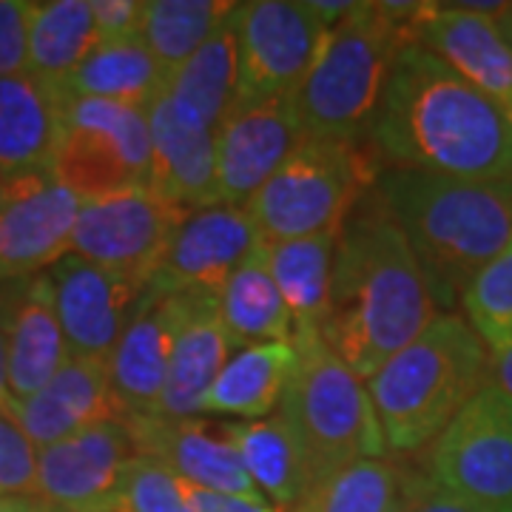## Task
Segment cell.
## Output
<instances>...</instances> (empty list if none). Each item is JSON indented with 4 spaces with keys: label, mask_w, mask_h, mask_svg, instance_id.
I'll return each mask as SVG.
<instances>
[{
    "label": "cell",
    "mask_w": 512,
    "mask_h": 512,
    "mask_svg": "<svg viewBox=\"0 0 512 512\" xmlns=\"http://www.w3.org/2000/svg\"><path fill=\"white\" fill-rule=\"evenodd\" d=\"M308 3H311L313 12H316V18L322 20L328 29L339 26L342 20L350 18L359 9L356 0H308Z\"/></svg>",
    "instance_id": "60d3db41"
},
{
    "label": "cell",
    "mask_w": 512,
    "mask_h": 512,
    "mask_svg": "<svg viewBox=\"0 0 512 512\" xmlns=\"http://www.w3.org/2000/svg\"><path fill=\"white\" fill-rule=\"evenodd\" d=\"M305 137L293 100L237 103L217 128V205H245Z\"/></svg>",
    "instance_id": "9a60e30c"
},
{
    "label": "cell",
    "mask_w": 512,
    "mask_h": 512,
    "mask_svg": "<svg viewBox=\"0 0 512 512\" xmlns=\"http://www.w3.org/2000/svg\"><path fill=\"white\" fill-rule=\"evenodd\" d=\"M467 325L490 353L512 348V237L461 293Z\"/></svg>",
    "instance_id": "836d02e7"
},
{
    "label": "cell",
    "mask_w": 512,
    "mask_h": 512,
    "mask_svg": "<svg viewBox=\"0 0 512 512\" xmlns=\"http://www.w3.org/2000/svg\"><path fill=\"white\" fill-rule=\"evenodd\" d=\"M148 188L185 211L217 205V128L160 94L148 109Z\"/></svg>",
    "instance_id": "e0dca14e"
},
{
    "label": "cell",
    "mask_w": 512,
    "mask_h": 512,
    "mask_svg": "<svg viewBox=\"0 0 512 512\" xmlns=\"http://www.w3.org/2000/svg\"><path fill=\"white\" fill-rule=\"evenodd\" d=\"M382 168L512 180V117L419 43L396 55L367 131Z\"/></svg>",
    "instance_id": "6da1fadb"
},
{
    "label": "cell",
    "mask_w": 512,
    "mask_h": 512,
    "mask_svg": "<svg viewBox=\"0 0 512 512\" xmlns=\"http://www.w3.org/2000/svg\"><path fill=\"white\" fill-rule=\"evenodd\" d=\"M328 32L308 0L242 3L237 103L293 100L308 80Z\"/></svg>",
    "instance_id": "8fae6325"
},
{
    "label": "cell",
    "mask_w": 512,
    "mask_h": 512,
    "mask_svg": "<svg viewBox=\"0 0 512 512\" xmlns=\"http://www.w3.org/2000/svg\"><path fill=\"white\" fill-rule=\"evenodd\" d=\"M339 231L342 228L311 237L265 242L268 268L288 305L293 330H319L325 322Z\"/></svg>",
    "instance_id": "f546056e"
},
{
    "label": "cell",
    "mask_w": 512,
    "mask_h": 512,
    "mask_svg": "<svg viewBox=\"0 0 512 512\" xmlns=\"http://www.w3.org/2000/svg\"><path fill=\"white\" fill-rule=\"evenodd\" d=\"M188 214L148 185L83 202L74 222L72 254L151 285Z\"/></svg>",
    "instance_id": "30bf717a"
},
{
    "label": "cell",
    "mask_w": 512,
    "mask_h": 512,
    "mask_svg": "<svg viewBox=\"0 0 512 512\" xmlns=\"http://www.w3.org/2000/svg\"><path fill=\"white\" fill-rule=\"evenodd\" d=\"M495 26H498L501 37L507 40V46L512 49V3L507 6V12H504V15H498V18H495Z\"/></svg>",
    "instance_id": "f6af8a7d"
},
{
    "label": "cell",
    "mask_w": 512,
    "mask_h": 512,
    "mask_svg": "<svg viewBox=\"0 0 512 512\" xmlns=\"http://www.w3.org/2000/svg\"><path fill=\"white\" fill-rule=\"evenodd\" d=\"M89 0L32 3L26 32V72L46 86H60L97 46Z\"/></svg>",
    "instance_id": "4dcf8cb0"
},
{
    "label": "cell",
    "mask_w": 512,
    "mask_h": 512,
    "mask_svg": "<svg viewBox=\"0 0 512 512\" xmlns=\"http://www.w3.org/2000/svg\"><path fill=\"white\" fill-rule=\"evenodd\" d=\"M29 0H0V77L26 72Z\"/></svg>",
    "instance_id": "8d00e7d4"
},
{
    "label": "cell",
    "mask_w": 512,
    "mask_h": 512,
    "mask_svg": "<svg viewBox=\"0 0 512 512\" xmlns=\"http://www.w3.org/2000/svg\"><path fill=\"white\" fill-rule=\"evenodd\" d=\"M83 202L52 174L32 168L3 174L0 191V282H18L72 254Z\"/></svg>",
    "instance_id": "7c38bea8"
},
{
    "label": "cell",
    "mask_w": 512,
    "mask_h": 512,
    "mask_svg": "<svg viewBox=\"0 0 512 512\" xmlns=\"http://www.w3.org/2000/svg\"><path fill=\"white\" fill-rule=\"evenodd\" d=\"M217 302L234 350L293 339V319L268 268L265 242L254 245L234 268Z\"/></svg>",
    "instance_id": "83f0119b"
},
{
    "label": "cell",
    "mask_w": 512,
    "mask_h": 512,
    "mask_svg": "<svg viewBox=\"0 0 512 512\" xmlns=\"http://www.w3.org/2000/svg\"><path fill=\"white\" fill-rule=\"evenodd\" d=\"M239 6L180 69L165 77V94L211 128H220L228 111L237 106Z\"/></svg>",
    "instance_id": "f1b7e54d"
},
{
    "label": "cell",
    "mask_w": 512,
    "mask_h": 512,
    "mask_svg": "<svg viewBox=\"0 0 512 512\" xmlns=\"http://www.w3.org/2000/svg\"><path fill=\"white\" fill-rule=\"evenodd\" d=\"M490 376V350L458 313H439L365 382L387 456L427 450Z\"/></svg>",
    "instance_id": "277c9868"
},
{
    "label": "cell",
    "mask_w": 512,
    "mask_h": 512,
    "mask_svg": "<svg viewBox=\"0 0 512 512\" xmlns=\"http://www.w3.org/2000/svg\"><path fill=\"white\" fill-rule=\"evenodd\" d=\"M20 282L23 285H15L9 296H3L6 373L15 402L35 396L72 359L57 319L49 276L37 274Z\"/></svg>",
    "instance_id": "44dd1931"
},
{
    "label": "cell",
    "mask_w": 512,
    "mask_h": 512,
    "mask_svg": "<svg viewBox=\"0 0 512 512\" xmlns=\"http://www.w3.org/2000/svg\"><path fill=\"white\" fill-rule=\"evenodd\" d=\"M63 128V97L29 72L0 77V171L49 168Z\"/></svg>",
    "instance_id": "d4e9b609"
},
{
    "label": "cell",
    "mask_w": 512,
    "mask_h": 512,
    "mask_svg": "<svg viewBox=\"0 0 512 512\" xmlns=\"http://www.w3.org/2000/svg\"><path fill=\"white\" fill-rule=\"evenodd\" d=\"M487 384H495L498 390H504L507 396H512V348L501 350V353H490Z\"/></svg>",
    "instance_id": "b9f144b4"
},
{
    "label": "cell",
    "mask_w": 512,
    "mask_h": 512,
    "mask_svg": "<svg viewBox=\"0 0 512 512\" xmlns=\"http://www.w3.org/2000/svg\"><path fill=\"white\" fill-rule=\"evenodd\" d=\"M0 512H52L35 495H0Z\"/></svg>",
    "instance_id": "ee69618b"
},
{
    "label": "cell",
    "mask_w": 512,
    "mask_h": 512,
    "mask_svg": "<svg viewBox=\"0 0 512 512\" xmlns=\"http://www.w3.org/2000/svg\"><path fill=\"white\" fill-rule=\"evenodd\" d=\"M416 43L512 117V49L495 20L461 12L453 3H433L430 15L421 20Z\"/></svg>",
    "instance_id": "7402d4cb"
},
{
    "label": "cell",
    "mask_w": 512,
    "mask_h": 512,
    "mask_svg": "<svg viewBox=\"0 0 512 512\" xmlns=\"http://www.w3.org/2000/svg\"><path fill=\"white\" fill-rule=\"evenodd\" d=\"M89 3H92L94 29L100 43L140 37L146 0H89Z\"/></svg>",
    "instance_id": "74e56055"
},
{
    "label": "cell",
    "mask_w": 512,
    "mask_h": 512,
    "mask_svg": "<svg viewBox=\"0 0 512 512\" xmlns=\"http://www.w3.org/2000/svg\"><path fill=\"white\" fill-rule=\"evenodd\" d=\"M424 473L484 510L512 504V396L484 384L427 447Z\"/></svg>",
    "instance_id": "9c48e42d"
},
{
    "label": "cell",
    "mask_w": 512,
    "mask_h": 512,
    "mask_svg": "<svg viewBox=\"0 0 512 512\" xmlns=\"http://www.w3.org/2000/svg\"><path fill=\"white\" fill-rule=\"evenodd\" d=\"M382 174L365 140L305 137L242 208L262 242L336 231Z\"/></svg>",
    "instance_id": "8992f818"
},
{
    "label": "cell",
    "mask_w": 512,
    "mask_h": 512,
    "mask_svg": "<svg viewBox=\"0 0 512 512\" xmlns=\"http://www.w3.org/2000/svg\"><path fill=\"white\" fill-rule=\"evenodd\" d=\"M231 356L234 345L222 322L217 296L188 293L185 319L174 342L165 387L154 413L171 419H197L205 393L211 390Z\"/></svg>",
    "instance_id": "603a6c76"
},
{
    "label": "cell",
    "mask_w": 512,
    "mask_h": 512,
    "mask_svg": "<svg viewBox=\"0 0 512 512\" xmlns=\"http://www.w3.org/2000/svg\"><path fill=\"white\" fill-rule=\"evenodd\" d=\"M402 490V467L387 458H367L333 470L291 507L279 512H387Z\"/></svg>",
    "instance_id": "d6a6232c"
},
{
    "label": "cell",
    "mask_w": 512,
    "mask_h": 512,
    "mask_svg": "<svg viewBox=\"0 0 512 512\" xmlns=\"http://www.w3.org/2000/svg\"><path fill=\"white\" fill-rule=\"evenodd\" d=\"M60 97L109 100L128 109H151L165 92V72L140 37L97 43L60 86Z\"/></svg>",
    "instance_id": "4316f807"
},
{
    "label": "cell",
    "mask_w": 512,
    "mask_h": 512,
    "mask_svg": "<svg viewBox=\"0 0 512 512\" xmlns=\"http://www.w3.org/2000/svg\"><path fill=\"white\" fill-rule=\"evenodd\" d=\"M259 242L262 239L242 205L191 211L151 282L171 293L220 296L228 276Z\"/></svg>",
    "instance_id": "d6986e66"
},
{
    "label": "cell",
    "mask_w": 512,
    "mask_h": 512,
    "mask_svg": "<svg viewBox=\"0 0 512 512\" xmlns=\"http://www.w3.org/2000/svg\"><path fill=\"white\" fill-rule=\"evenodd\" d=\"M49 168L80 202L148 185V111L109 100L63 97V128Z\"/></svg>",
    "instance_id": "ba28073f"
},
{
    "label": "cell",
    "mask_w": 512,
    "mask_h": 512,
    "mask_svg": "<svg viewBox=\"0 0 512 512\" xmlns=\"http://www.w3.org/2000/svg\"><path fill=\"white\" fill-rule=\"evenodd\" d=\"M436 316L419 259L373 185L342 222L319 336L367 382Z\"/></svg>",
    "instance_id": "7a4b0ae2"
},
{
    "label": "cell",
    "mask_w": 512,
    "mask_h": 512,
    "mask_svg": "<svg viewBox=\"0 0 512 512\" xmlns=\"http://www.w3.org/2000/svg\"><path fill=\"white\" fill-rule=\"evenodd\" d=\"M410 40L379 3L359 9L333 26L308 80L293 97L308 137L365 140L382 103L384 83L396 55Z\"/></svg>",
    "instance_id": "5b68a950"
},
{
    "label": "cell",
    "mask_w": 512,
    "mask_h": 512,
    "mask_svg": "<svg viewBox=\"0 0 512 512\" xmlns=\"http://www.w3.org/2000/svg\"><path fill=\"white\" fill-rule=\"evenodd\" d=\"M37 447L0 413V495H35Z\"/></svg>",
    "instance_id": "d590c367"
},
{
    "label": "cell",
    "mask_w": 512,
    "mask_h": 512,
    "mask_svg": "<svg viewBox=\"0 0 512 512\" xmlns=\"http://www.w3.org/2000/svg\"><path fill=\"white\" fill-rule=\"evenodd\" d=\"M131 441L123 421H100L37 450L35 498L52 512H114Z\"/></svg>",
    "instance_id": "4fadbf2b"
},
{
    "label": "cell",
    "mask_w": 512,
    "mask_h": 512,
    "mask_svg": "<svg viewBox=\"0 0 512 512\" xmlns=\"http://www.w3.org/2000/svg\"><path fill=\"white\" fill-rule=\"evenodd\" d=\"M12 393H9V373H6V333H3V296H0V413L9 416L12 410Z\"/></svg>",
    "instance_id": "7bdbcfd3"
},
{
    "label": "cell",
    "mask_w": 512,
    "mask_h": 512,
    "mask_svg": "<svg viewBox=\"0 0 512 512\" xmlns=\"http://www.w3.org/2000/svg\"><path fill=\"white\" fill-rule=\"evenodd\" d=\"M185 308L188 293H171L151 282L131 313L117 348L111 350V384L128 416L154 413L160 402Z\"/></svg>",
    "instance_id": "ac0fdd59"
},
{
    "label": "cell",
    "mask_w": 512,
    "mask_h": 512,
    "mask_svg": "<svg viewBox=\"0 0 512 512\" xmlns=\"http://www.w3.org/2000/svg\"><path fill=\"white\" fill-rule=\"evenodd\" d=\"M109 376V362L72 356L57 376L35 396L12 402L9 419L26 433L37 450L52 447L100 421H126Z\"/></svg>",
    "instance_id": "ffe728a7"
},
{
    "label": "cell",
    "mask_w": 512,
    "mask_h": 512,
    "mask_svg": "<svg viewBox=\"0 0 512 512\" xmlns=\"http://www.w3.org/2000/svg\"><path fill=\"white\" fill-rule=\"evenodd\" d=\"M185 498H188L191 512H279L271 504H259V501H248V498H237V495L208 493V490L191 487V484H185Z\"/></svg>",
    "instance_id": "ab89813d"
},
{
    "label": "cell",
    "mask_w": 512,
    "mask_h": 512,
    "mask_svg": "<svg viewBox=\"0 0 512 512\" xmlns=\"http://www.w3.org/2000/svg\"><path fill=\"white\" fill-rule=\"evenodd\" d=\"M296 370L282 396L288 419L319 476L367 458H387V444L365 382L325 345L319 330H293Z\"/></svg>",
    "instance_id": "52a82bcc"
},
{
    "label": "cell",
    "mask_w": 512,
    "mask_h": 512,
    "mask_svg": "<svg viewBox=\"0 0 512 512\" xmlns=\"http://www.w3.org/2000/svg\"><path fill=\"white\" fill-rule=\"evenodd\" d=\"M501 512H512V504H507V507H504V510Z\"/></svg>",
    "instance_id": "bcb514c9"
},
{
    "label": "cell",
    "mask_w": 512,
    "mask_h": 512,
    "mask_svg": "<svg viewBox=\"0 0 512 512\" xmlns=\"http://www.w3.org/2000/svg\"><path fill=\"white\" fill-rule=\"evenodd\" d=\"M0 191H3V171H0Z\"/></svg>",
    "instance_id": "7dc6e473"
},
{
    "label": "cell",
    "mask_w": 512,
    "mask_h": 512,
    "mask_svg": "<svg viewBox=\"0 0 512 512\" xmlns=\"http://www.w3.org/2000/svg\"><path fill=\"white\" fill-rule=\"evenodd\" d=\"M114 512H191L183 478L174 476L163 461L131 456Z\"/></svg>",
    "instance_id": "e575fe53"
},
{
    "label": "cell",
    "mask_w": 512,
    "mask_h": 512,
    "mask_svg": "<svg viewBox=\"0 0 512 512\" xmlns=\"http://www.w3.org/2000/svg\"><path fill=\"white\" fill-rule=\"evenodd\" d=\"M46 276L52 282L69 356L109 362L148 285L77 254L63 256Z\"/></svg>",
    "instance_id": "5bb4252c"
},
{
    "label": "cell",
    "mask_w": 512,
    "mask_h": 512,
    "mask_svg": "<svg viewBox=\"0 0 512 512\" xmlns=\"http://www.w3.org/2000/svg\"><path fill=\"white\" fill-rule=\"evenodd\" d=\"M123 424L134 456L163 461L174 476H180L191 487L268 504L222 427L217 433L208 421L171 419L157 413L126 416Z\"/></svg>",
    "instance_id": "2e32d148"
},
{
    "label": "cell",
    "mask_w": 512,
    "mask_h": 512,
    "mask_svg": "<svg viewBox=\"0 0 512 512\" xmlns=\"http://www.w3.org/2000/svg\"><path fill=\"white\" fill-rule=\"evenodd\" d=\"M404 487L413 501V512H490L478 507L473 501L450 493L447 487L436 484L424 470H410L404 467Z\"/></svg>",
    "instance_id": "f35d334b"
},
{
    "label": "cell",
    "mask_w": 512,
    "mask_h": 512,
    "mask_svg": "<svg viewBox=\"0 0 512 512\" xmlns=\"http://www.w3.org/2000/svg\"><path fill=\"white\" fill-rule=\"evenodd\" d=\"M222 430L237 447L256 490L276 510L291 507L322 478L299 433L279 413L259 421H228Z\"/></svg>",
    "instance_id": "cb8c5ba5"
},
{
    "label": "cell",
    "mask_w": 512,
    "mask_h": 512,
    "mask_svg": "<svg viewBox=\"0 0 512 512\" xmlns=\"http://www.w3.org/2000/svg\"><path fill=\"white\" fill-rule=\"evenodd\" d=\"M376 191L410 242L439 308H453L512 237V180L382 168Z\"/></svg>",
    "instance_id": "3957f363"
},
{
    "label": "cell",
    "mask_w": 512,
    "mask_h": 512,
    "mask_svg": "<svg viewBox=\"0 0 512 512\" xmlns=\"http://www.w3.org/2000/svg\"><path fill=\"white\" fill-rule=\"evenodd\" d=\"M237 6L234 0H146L140 40L168 77L234 15Z\"/></svg>",
    "instance_id": "1f68e13d"
},
{
    "label": "cell",
    "mask_w": 512,
    "mask_h": 512,
    "mask_svg": "<svg viewBox=\"0 0 512 512\" xmlns=\"http://www.w3.org/2000/svg\"><path fill=\"white\" fill-rule=\"evenodd\" d=\"M296 370L291 342H265L234 350L228 365L205 393L202 413L228 419L259 421L274 416ZM200 413V416H202Z\"/></svg>",
    "instance_id": "484cf974"
}]
</instances>
